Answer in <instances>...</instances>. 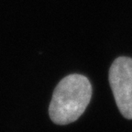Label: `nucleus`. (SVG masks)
Listing matches in <instances>:
<instances>
[{
  "label": "nucleus",
  "mask_w": 132,
  "mask_h": 132,
  "mask_svg": "<svg viewBox=\"0 0 132 132\" xmlns=\"http://www.w3.org/2000/svg\"><path fill=\"white\" fill-rule=\"evenodd\" d=\"M92 96V85L85 75L69 74L54 89L49 106L50 118L57 125L77 120L86 109Z\"/></svg>",
  "instance_id": "obj_1"
},
{
  "label": "nucleus",
  "mask_w": 132,
  "mask_h": 132,
  "mask_svg": "<svg viewBox=\"0 0 132 132\" xmlns=\"http://www.w3.org/2000/svg\"><path fill=\"white\" fill-rule=\"evenodd\" d=\"M109 84L124 118L132 119V59L118 57L109 69Z\"/></svg>",
  "instance_id": "obj_2"
}]
</instances>
